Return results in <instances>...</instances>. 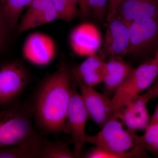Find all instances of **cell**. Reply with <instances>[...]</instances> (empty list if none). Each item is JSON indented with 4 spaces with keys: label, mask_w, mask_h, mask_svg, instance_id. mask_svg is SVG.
Segmentation results:
<instances>
[{
    "label": "cell",
    "mask_w": 158,
    "mask_h": 158,
    "mask_svg": "<svg viewBox=\"0 0 158 158\" xmlns=\"http://www.w3.org/2000/svg\"><path fill=\"white\" fill-rule=\"evenodd\" d=\"M123 0H109L108 4L107 21H109L115 15L118 6Z\"/></svg>",
    "instance_id": "cell-25"
},
{
    "label": "cell",
    "mask_w": 158,
    "mask_h": 158,
    "mask_svg": "<svg viewBox=\"0 0 158 158\" xmlns=\"http://www.w3.org/2000/svg\"><path fill=\"white\" fill-rule=\"evenodd\" d=\"M130 43L127 54L139 52L148 48L158 36V16L130 23Z\"/></svg>",
    "instance_id": "cell-13"
},
{
    "label": "cell",
    "mask_w": 158,
    "mask_h": 158,
    "mask_svg": "<svg viewBox=\"0 0 158 158\" xmlns=\"http://www.w3.org/2000/svg\"><path fill=\"white\" fill-rule=\"evenodd\" d=\"M90 119L101 128L104 125L116 115L112 99L104 93H100L94 88L85 84L76 83Z\"/></svg>",
    "instance_id": "cell-8"
},
{
    "label": "cell",
    "mask_w": 158,
    "mask_h": 158,
    "mask_svg": "<svg viewBox=\"0 0 158 158\" xmlns=\"http://www.w3.org/2000/svg\"><path fill=\"white\" fill-rule=\"evenodd\" d=\"M80 12L84 17H86L90 14L88 0H79Z\"/></svg>",
    "instance_id": "cell-26"
},
{
    "label": "cell",
    "mask_w": 158,
    "mask_h": 158,
    "mask_svg": "<svg viewBox=\"0 0 158 158\" xmlns=\"http://www.w3.org/2000/svg\"><path fill=\"white\" fill-rule=\"evenodd\" d=\"M158 77V62L155 58L134 69L131 75L112 98L116 115L124 106L147 90Z\"/></svg>",
    "instance_id": "cell-4"
},
{
    "label": "cell",
    "mask_w": 158,
    "mask_h": 158,
    "mask_svg": "<svg viewBox=\"0 0 158 158\" xmlns=\"http://www.w3.org/2000/svg\"><path fill=\"white\" fill-rule=\"evenodd\" d=\"M150 120L158 122V105L156 108L155 111L154 113L152 116V118Z\"/></svg>",
    "instance_id": "cell-27"
},
{
    "label": "cell",
    "mask_w": 158,
    "mask_h": 158,
    "mask_svg": "<svg viewBox=\"0 0 158 158\" xmlns=\"http://www.w3.org/2000/svg\"><path fill=\"white\" fill-rule=\"evenodd\" d=\"M148 102L140 95L123 108L116 116L130 132L145 130L150 121L147 107Z\"/></svg>",
    "instance_id": "cell-14"
},
{
    "label": "cell",
    "mask_w": 158,
    "mask_h": 158,
    "mask_svg": "<svg viewBox=\"0 0 158 158\" xmlns=\"http://www.w3.org/2000/svg\"><path fill=\"white\" fill-rule=\"evenodd\" d=\"M69 144L66 141H48L44 138L40 149L39 158H76L69 148Z\"/></svg>",
    "instance_id": "cell-18"
},
{
    "label": "cell",
    "mask_w": 158,
    "mask_h": 158,
    "mask_svg": "<svg viewBox=\"0 0 158 158\" xmlns=\"http://www.w3.org/2000/svg\"><path fill=\"white\" fill-rule=\"evenodd\" d=\"M142 95L148 101L158 97V77L153 84Z\"/></svg>",
    "instance_id": "cell-24"
},
{
    "label": "cell",
    "mask_w": 158,
    "mask_h": 158,
    "mask_svg": "<svg viewBox=\"0 0 158 158\" xmlns=\"http://www.w3.org/2000/svg\"><path fill=\"white\" fill-rule=\"evenodd\" d=\"M32 1L1 0L9 27L13 28L16 26L23 10Z\"/></svg>",
    "instance_id": "cell-19"
},
{
    "label": "cell",
    "mask_w": 158,
    "mask_h": 158,
    "mask_svg": "<svg viewBox=\"0 0 158 158\" xmlns=\"http://www.w3.org/2000/svg\"><path fill=\"white\" fill-rule=\"evenodd\" d=\"M107 22L104 44L99 55L106 61L123 59L129 48L131 23L115 15Z\"/></svg>",
    "instance_id": "cell-7"
},
{
    "label": "cell",
    "mask_w": 158,
    "mask_h": 158,
    "mask_svg": "<svg viewBox=\"0 0 158 158\" xmlns=\"http://www.w3.org/2000/svg\"><path fill=\"white\" fill-rule=\"evenodd\" d=\"M58 19L52 0H32L18 27V33L42 26Z\"/></svg>",
    "instance_id": "cell-12"
},
{
    "label": "cell",
    "mask_w": 158,
    "mask_h": 158,
    "mask_svg": "<svg viewBox=\"0 0 158 158\" xmlns=\"http://www.w3.org/2000/svg\"><path fill=\"white\" fill-rule=\"evenodd\" d=\"M73 81L94 88L103 81L107 72L106 62L99 55L88 57L80 65L69 69Z\"/></svg>",
    "instance_id": "cell-11"
},
{
    "label": "cell",
    "mask_w": 158,
    "mask_h": 158,
    "mask_svg": "<svg viewBox=\"0 0 158 158\" xmlns=\"http://www.w3.org/2000/svg\"><path fill=\"white\" fill-rule=\"evenodd\" d=\"M9 27L6 21L4 9L0 0V50L5 43L6 40V30Z\"/></svg>",
    "instance_id": "cell-23"
},
{
    "label": "cell",
    "mask_w": 158,
    "mask_h": 158,
    "mask_svg": "<svg viewBox=\"0 0 158 158\" xmlns=\"http://www.w3.org/2000/svg\"><path fill=\"white\" fill-rule=\"evenodd\" d=\"M44 138L25 144L0 148V158H39L40 149Z\"/></svg>",
    "instance_id": "cell-17"
},
{
    "label": "cell",
    "mask_w": 158,
    "mask_h": 158,
    "mask_svg": "<svg viewBox=\"0 0 158 158\" xmlns=\"http://www.w3.org/2000/svg\"><path fill=\"white\" fill-rule=\"evenodd\" d=\"M77 86V84L73 82L63 133L70 135L72 142L74 144V154L76 157L80 158L82 156L83 147L86 143L85 127L89 116Z\"/></svg>",
    "instance_id": "cell-6"
},
{
    "label": "cell",
    "mask_w": 158,
    "mask_h": 158,
    "mask_svg": "<svg viewBox=\"0 0 158 158\" xmlns=\"http://www.w3.org/2000/svg\"><path fill=\"white\" fill-rule=\"evenodd\" d=\"M79 0H52L56 11L58 19L70 22L76 18L79 13Z\"/></svg>",
    "instance_id": "cell-21"
},
{
    "label": "cell",
    "mask_w": 158,
    "mask_h": 158,
    "mask_svg": "<svg viewBox=\"0 0 158 158\" xmlns=\"http://www.w3.org/2000/svg\"><path fill=\"white\" fill-rule=\"evenodd\" d=\"M30 80L24 66L16 62L0 63V108H6L19 102Z\"/></svg>",
    "instance_id": "cell-5"
},
{
    "label": "cell",
    "mask_w": 158,
    "mask_h": 158,
    "mask_svg": "<svg viewBox=\"0 0 158 158\" xmlns=\"http://www.w3.org/2000/svg\"><path fill=\"white\" fill-rule=\"evenodd\" d=\"M70 43L73 50L81 56L96 55L102 45V37L96 26L90 23L78 26L72 32Z\"/></svg>",
    "instance_id": "cell-10"
},
{
    "label": "cell",
    "mask_w": 158,
    "mask_h": 158,
    "mask_svg": "<svg viewBox=\"0 0 158 158\" xmlns=\"http://www.w3.org/2000/svg\"><path fill=\"white\" fill-rule=\"evenodd\" d=\"M144 130V135H137L138 144L145 151L158 155V122L150 120Z\"/></svg>",
    "instance_id": "cell-20"
},
{
    "label": "cell",
    "mask_w": 158,
    "mask_h": 158,
    "mask_svg": "<svg viewBox=\"0 0 158 158\" xmlns=\"http://www.w3.org/2000/svg\"><path fill=\"white\" fill-rule=\"evenodd\" d=\"M106 65L107 72L102 81L103 90L105 94L112 98L135 68L123 59H110L106 61Z\"/></svg>",
    "instance_id": "cell-16"
},
{
    "label": "cell",
    "mask_w": 158,
    "mask_h": 158,
    "mask_svg": "<svg viewBox=\"0 0 158 158\" xmlns=\"http://www.w3.org/2000/svg\"><path fill=\"white\" fill-rule=\"evenodd\" d=\"M31 104L19 102L11 106L0 108V148L18 146L42 138L32 123Z\"/></svg>",
    "instance_id": "cell-2"
},
{
    "label": "cell",
    "mask_w": 158,
    "mask_h": 158,
    "mask_svg": "<svg viewBox=\"0 0 158 158\" xmlns=\"http://www.w3.org/2000/svg\"><path fill=\"white\" fill-rule=\"evenodd\" d=\"M25 59L34 65L45 66L53 59L56 54V45L48 35L35 33L29 36L23 48Z\"/></svg>",
    "instance_id": "cell-9"
},
{
    "label": "cell",
    "mask_w": 158,
    "mask_h": 158,
    "mask_svg": "<svg viewBox=\"0 0 158 158\" xmlns=\"http://www.w3.org/2000/svg\"><path fill=\"white\" fill-rule=\"evenodd\" d=\"M120 120L115 116L107 122L96 135H86V143L95 147L131 158L145 157L146 151L140 147L137 135L126 130Z\"/></svg>",
    "instance_id": "cell-3"
},
{
    "label": "cell",
    "mask_w": 158,
    "mask_h": 158,
    "mask_svg": "<svg viewBox=\"0 0 158 158\" xmlns=\"http://www.w3.org/2000/svg\"><path fill=\"white\" fill-rule=\"evenodd\" d=\"M154 58L158 62V48L157 50L156 53V55L155 57Z\"/></svg>",
    "instance_id": "cell-28"
},
{
    "label": "cell",
    "mask_w": 158,
    "mask_h": 158,
    "mask_svg": "<svg viewBox=\"0 0 158 158\" xmlns=\"http://www.w3.org/2000/svg\"><path fill=\"white\" fill-rule=\"evenodd\" d=\"M73 81L64 62L35 90L31 106L37 128L44 134L63 132Z\"/></svg>",
    "instance_id": "cell-1"
},
{
    "label": "cell",
    "mask_w": 158,
    "mask_h": 158,
    "mask_svg": "<svg viewBox=\"0 0 158 158\" xmlns=\"http://www.w3.org/2000/svg\"><path fill=\"white\" fill-rule=\"evenodd\" d=\"M109 0H88L89 10L94 16L101 19L108 11Z\"/></svg>",
    "instance_id": "cell-22"
},
{
    "label": "cell",
    "mask_w": 158,
    "mask_h": 158,
    "mask_svg": "<svg viewBox=\"0 0 158 158\" xmlns=\"http://www.w3.org/2000/svg\"><path fill=\"white\" fill-rule=\"evenodd\" d=\"M115 15L130 23L153 18L158 16V0H123Z\"/></svg>",
    "instance_id": "cell-15"
}]
</instances>
